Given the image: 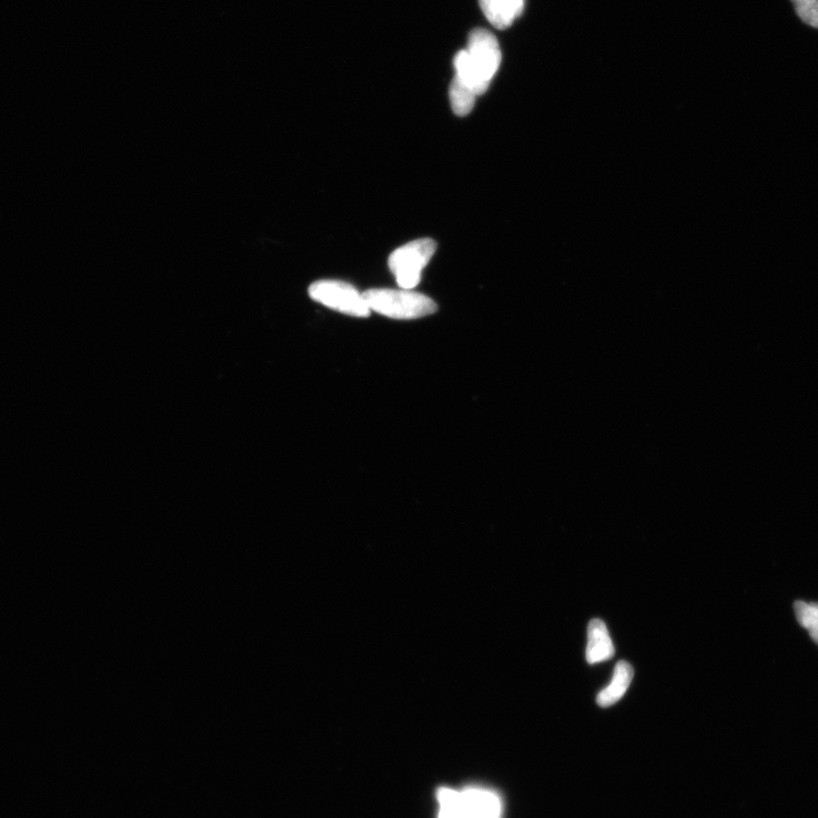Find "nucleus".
Instances as JSON below:
<instances>
[{"label": "nucleus", "mask_w": 818, "mask_h": 818, "mask_svg": "<svg viewBox=\"0 0 818 818\" xmlns=\"http://www.w3.org/2000/svg\"><path fill=\"white\" fill-rule=\"evenodd\" d=\"M371 312L395 320H415L438 311L428 296L405 289H370L363 294Z\"/></svg>", "instance_id": "f03ea898"}, {"label": "nucleus", "mask_w": 818, "mask_h": 818, "mask_svg": "<svg viewBox=\"0 0 818 818\" xmlns=\"http://www.w3.org/2000/svg\"><path fill=\"white\" fill-rule=\"evenodd\" d=\"M795 613L798 623L808 631L809 636L818 645V604L817 603H795Z\"/></svg>", "instance_id": "9b49d317"}, {"label": "nucleus", "mask_w": 818, "mask_h": 818, "mask_svg": "<svg viewBox=\"0 0 818 818\" xmlns=\"http://www.w3.org/2000/svg\"><path fill=\"white\" fill-rule=\"evenodd\" d=\"M481 10L497 29H507L520 18L524 0H479Z\"/></svg>", "instance_id": "423d86ee"}, {"label": "nucleus", "mask_w": 818, "mask_h": 818, "mask_svg": "<svg viewBox=\"0 0 818 818\" xmlns=\"http://www.w3.org/2000/svg\"><path fill=\"white\" fill-rule=\"evenodd\" d=\"M801 21L818 29V0H791Z\"/></svg>", "instance_id": "f8f14e48"}, {"label": "nucleus", "mask_w": 818, "mask_h": 818, "mask_svg": "<svg viewBox=\"0 0 818 818\" xmlns=\"http://www.w3.org/2000/svg\"><path fill=\"white\" fill-rule=\"evenodd\" d=\"M615 648L602 620H592L588 628L586 657L589 664H597L613 658Z\"/></svg>", "instance_id": "0eeeda50"}, {"label": "nucleus", "mask_w": 818, "mask_h": 818, "mask_svg": "<svg viewBox=\"0 0 818 818\" xmlns=\"http://www.w3.org/2000/svg\"><path fill=\"white\" fill-rule=\"evenodd\" d=\"M633 669L629 663L620 662L616 665L611 684L599 692L597 703L600 707H609L621 700L628 691L633 679Z\"/></svg>", "instance_id": "6e6552de"}, {"label": "nucleus", "mask_w": 818, "mask_h": 818, "mask_svg": "<svg viewBox=\"0 0 818 818\" xmlns=\"http://www.w3.org/2000/svg\"><path fill=\"white\" fill-rule=\"evenodd\" d=\"M308 292L315 302L333 311L355 317H367L371 314L363 294L349 283L321 280L313 283Z\"/></svg>", "instance_id": "20e7f679"}, {"label": "nucleus", "mask_w": 818, "mask_h": 818, "mask_svg": "<svg viewBox=\"0 0 818 818\" xmlns=\"http://www.w3.org/2000/svg\"><path fill=\"white\" fill-rule=\"evenodd\" d=\"M477 94L465 87L463 83L454 79L449 88L450 104L457 116L469 115L474 107Z\"/></svg>", "instance_id": "1a4fd4ad"}, {"label": "nucleus", "mask_w": 818, "mask_h": 818, "mask_svg": "<svg viewBox=\"0 0 818 818\" xmlns=\"http://www.w3.org/2000/svg\"><path fill=\"white\" fill-rule=\"evenodd\" d=\"M439 818H466L461 791L441 789L438 794Z\"/></svg>", "instance_id": "9d476101"}, {"label": "nucleus", "mask_w": 818, "mask_h": 818, "mask_svg": "<svg viewBox=\"0 0 818 818\" xmlns=\"http://www.w3.org/2000/svg\"><path fill=\"white\" fill-rule=\"evenodd\" d=\"M461 794L466 818H500L502 805L492 792L471 788Z\"/></svg>", "instance_id": "39448f33"}, {"label": "nucleus", "mask_w": 818, "mask_h": 818, "mask_svg": "<svg viewBox=\"0 0 818 818\" xmlns=\"http://www.w3.org/2000/svg\"><path fill=\"white\" fill-rule=\"evenodd\" d=\"M454 63V79L474 91L477 96L486 93L502 63L497 38L486 29L473 30L467 48L457 53Z\"/></svg>", "instance_id": "f257e3e1"}, {"label": "nucleus", "mask_w": 818, "mask_h": 818, "mask_svg": "<svg viewBox=\"0 0 818 818\" xmlns=\"http://www.w3.org/2000/svg\"><path fill=\"white\" fill-rule=\"evenodd\" d=\"M436 249V241L423 238L409 242L390 255L389 269L395 274L400 289L412 290L419 286L422 271Z\"/></svg>", "instance_id": "7ed1b4c3"}]
</instances>
